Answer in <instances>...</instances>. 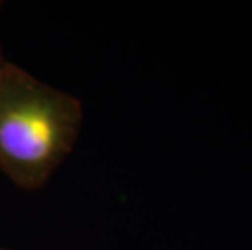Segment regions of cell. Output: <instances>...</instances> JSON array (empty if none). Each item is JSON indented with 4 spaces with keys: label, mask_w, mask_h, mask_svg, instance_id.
Returning a JSON list of instances; mask_svg holds the SVG:
<instances>
[{
    "label": "cell",
    "mask_w": 252,
    "mask_h": 250,
    "mask_svg": "<svg viewBox=\"0 0 252 250\" xmlns=\"http://www.w3.org/2000/svg\"><path fill=\"white\" fill-rule=\"evenodd\" d=\"M2 67H3V58H2V51H0V75H2Z\"/></svg>",
    "instance_id": "cell-2"
},
{
    "label": "cell",
    "mask_w": 252,
    "mask_h": 250,
    "mask_svg": "<svg viewBox=\"0 0 252 250\" xmlns=\"http://www.w3.org/2000/svg\"><path fill=\"white\" fill-rule=\"evenodd\" d=\"M82 101L3 62L0 75V172L21 190L42 189L77 145Z\"/></svg>",
    "instance_id": "cell-1"
},
{
    "label": "cell",
    "mask_w": 252,
    "mask_h": 250,
    "mask_svg": "<svg viewBox=\"0 0 252 250\" xmlns=\"http://www.w3.org/2000/svg\"><path fill=\"white\" fill-rule=\"evenodd\" d=\"M0 250H13V249H7V247H2V246H0Z\"/></svg>",
    "instance_id": "cell-3"
},
{
    "label": "cell",
    "mask_w": 252,
    "mask_h": 250,
    "mask_svg": "<svg viewBox=\"0 0 252 250\" xmlns=\"http://www.w3.org/2000/svg\"><path fill=\"white\" fill-rule=\"evenodd\" d=\"M0 8H2V2H0Z\"/></svg>",
    "instance_id": "cell-4"
}]
</instances>
